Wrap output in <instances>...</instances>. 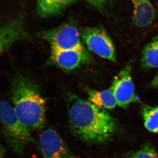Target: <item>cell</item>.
<instances>
[{"mask_svg":"<svg viewBox=\"0 0 158 158\" xmlns=\"http://www.w3.org/2000/svg\"><path fill=\"white\" fill-rule=\"evenodd\" d=\"M90 6L102 14H106L111 4L110 0H85Z\"/></svg>","mask_w":158,"mask_h":158,"instance_id":"obj_16","label":"cell"},{"mask_svg":"<svg viewBox=\"0 0 158 158\" xmlns=\"http://www.w3.org/2000/svg\"><path fill=\"white\" fill-rule=\"evenodd\" d=\"M81 34L89 50L102 58L116 62L115 47L104 29L101 27L85 28L82 29Z\"/></svg>","mask_w":158,"mask_h":158,"instance_id":"obj_5","label":"cell"},{"mask_svg":"<svg viewBox=\"0 0 158 158\" xmlns=\"http://www.w3.org/2000/svg\"><path fill=\"white\" fill-rule=\"evenodd\" d=\"M39 146L42 158H77L59 134L51 128L40 134Z\"/></svg>","mask_w":158,"mask_h":158,"instance_id":"obj_7","label":"cell"},{"mask_svg":"<svg viewBox=\"0 0 158 158\" xmlns=\"http://www.w3.org/2000/svg\"><path fill=\"white\" fill-rule=\"evenodd\" d=\"M133 6V21L138 28H146L153 23L156 11L149 0H131Z\"/></svg>","mask_w":158,"mask_h":158,"instance_id":"obj_10","label":"cell"},{"mask_svg":"<svg viewBox=\"0 0 158 158\" xmlns=\"http://www.w3.org/2000/svg\"><path fill=\"white\" fill-rule=\"evenodd\" d=\"M29 38L28 34L21 21L15 19L7 23L1 28V53L7 50L16 41Z\"/></svg>","mask_w":158,"mask_h":158,"instance_id":"obj_9","label":"cell"},{"mask_svg":"<svg viewBox=\"0 0 158 158\" xmlns=\"http://www.w3.org/2000/svg\"><path fill=\"white\" fill-rule=\"evenodd\" d=\"M157 154L155 149L148 145L144 146L141 149L133 153L130 158H158Z\"/></svg>","mask_w":158,"mask_h":158,"instance_id":"obj_15","label":"cell"},{"mask_svg":"<svg viewBox=\"0 0 158 158\" xmlns=\"http://www.w3.org/2000/svg\"><path fill=\"white\" fill-rule=\"evenodd\" d=\"M42 38L49 43L52 49H84L81 34L73 23L67 22L42 32Z\"/></svg>","mask_w":158,"mask_h":158,"instance_id":"obj_4","label":"cell"},{"mask_svg":"<svg viewBox=\"0 0 158 158\" xmlns=\"http://www.w3.org/2000/svg\"><path fill=\"white\" fill-rule=\"evenodd\" d=\"M50 59L57 66L68 70H73L82 64L89 63L93 60L86 48L67 50L52 49Z\"/></svg>","mask_w":158,"mask_h":158,"instance_id":"obj_8","label":"cell"},{"mask_svg":"<svg viewBox=\"0 0 158 158\" xmlns=\"http://www.w3.org/2000/svg\"><path fill=\"white\" fill-rule=\"evenodd\" d=\"M142 116L145 127L153 133H158V109L148 106L142 108Z\"/></svg>","mask_w":158,"mask_h":158,"instance_id":"obj_14","label":"cell"},{"mask_svg":"<svg viewBox=\"0 0 158 158\" xmlns=\"http://www.w3.org/2000/svg\"><path fill=\"white\" fill-rule=\"evenodd\" d=\"M157 108H158V107H157Z\"/></svg>","mask_w":158,"mask_h":158,"instance_id":"obj_19","label":"cell"},{"mask_svg":"<svg viewBox=\"0 0 158 158\" xmlns=\"http://www.w3.org/2000/svg\"><path fill=\"white\" fill-rule=\"evenodd\" d=\"M77 0H37V14L40 17H52L62 13Z\"/></svg>","mask_w":158,"mask_h":158,"instance_id":"obj_11","label":"cell"},{"mask_svg":"<svg viewBox=\"0 0 158 158\" xmlns=\"http://www.w3.org/2000/svg\"><path fill=\"white\" fill-rule=\"evenodd\" d=\"M67 105L71 129L82 141L102 143L116 131V121L105 109L71 93L67 94Z\"/></svg>","mask_w":158,"mask_h":158,"instance_id":"obj_1","label":"cell"},{"mask_svg":"<svg viewBox=\"0 0 158 158\" xmlns=\"http://www.w3.org/2000/svg\"><path fill=\"white\" fill-rule=\"evenodd\" d=\"M0 116L2 132L6 142L13 152L22 155L26 146L35 141L31 131L20 121L13 106L5 101L0 104Z\"/></svg>","mask_w":158,"mask_h":158,"instance_id":"obj_3","label":"cell"},{"mask_svg":"<svg viewBox=\"0 0 158 158\" xmlns=\"http://www.w3.org/2000/svg\"><path fill=\"white\" fill-rule=\"evenodd\" d=\"M15 113L30 131L41 129L45 121V102L37 85L28 78L20 75L11 89Z\"/></svg>","mask_w":158,"mask_h":158,"instance_id":"obj_2","label":"cell"},{"mask_svg":"<svg viewBox=\"0 0 158 158\" xmlns=\"http://www.w3.org/2000/svg\"><path fill=\"white\" fill-rule=\"evenodd\" d=\"M6 149L5 148L3 147L2 145H1V149H0V155H1V158H6L5 156V153H6Z\"/></svg>","mask_w":158,"mask_h":158,"instance_id":"obj_18","label":"cell"},{"mask_svg":"<svg viewBox=\"0 0 158 158\" xmlns=\"http://www.w3.org/2000/svg\"></svg>","mask_w":158,"mask_h":158,"instance_id":"obj_20","label":"cell"},{"mask_svg":"<svg viewBox=\"0 0 158 158\" xmlns=\"http://www.w3.org/2000/svg\"><path fill=\"white\" fill-rule=\"evenodd\" d=\"M141 64L145 69L158 68V34L143 48Z\"/></svg>","mask_w":158,"mask_h":158,"instance_id":"obj_13","label":"cell"},{"mask_svg":"<svg viewBox=\"0 0 158 158\" xmlns=\"http://www.w3.org/2000/svg\"><path fill=\"white\" fill-rule=\"evenodd\" d=\"M131 72L132 66L129 63L114 77L110 87L117 106L121 107H126L131 103L137 101Z\"/></svg>","mask_w":158,"mask_h":158,"instance_id":"obj_6","label":"cell"},{"mask_svg":"<svg viewBox=\"0 0 158 158\" xmlns=\"http://www.w3.org/2000/svg\"><path fill=\"white\" fill-rule=\"evenodd\" d=\"M89 101L98 107L113 109L117 105L111 88L103 90H88Z\"/></svg>","mask_w":158,"mask_h":158,"instance_id":"obj_12","label":"cell"},{"mask_svg":"<svg viewBox=\"0 0 158 158\" xmlns=\"http://www.w3.org/2000/svg\"><path fill=\"white\" fill-rule=\"evenodd\" d=\"M151 85L154 88L158 89V73L152 81Z\"/></svg>","mask_w":158,"mask_h":158,"instance_id":"obj_17","label":"cell"}]
</instances>
